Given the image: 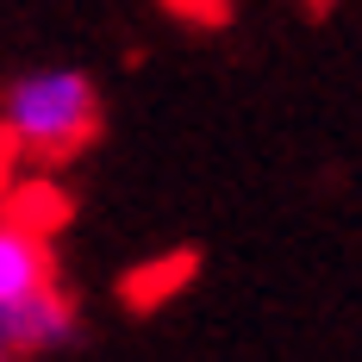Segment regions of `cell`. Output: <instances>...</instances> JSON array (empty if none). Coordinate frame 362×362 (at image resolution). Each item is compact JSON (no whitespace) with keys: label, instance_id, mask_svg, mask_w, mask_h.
Instances as JSON below:
<instances>
[{"label":"cell","instance_id":"277c9868","mask_svg":"<svg viewBox=\"0 0 362 362\" xmlns=\"http://www.w3.org/2000/svg\"><path fill=\"white\" fill-rule=\"evenodd\" d=\"M187 275H194V256H187V250H175L169 262L132 269V275H125V300H132V306H156V300H163L169 288H181Z\"/></svg>","mask_w":362,"mask_h":362},{"label":"cell","instance_id":"7a4b0ae2","mask_svg":"<svg viewBox=\"0 0 362 362\" xmlns=\"http://www.w3.org/2000/svg\"><path fill=\"white\" fill-rule=\"evenodd\" d=\"M75 331H81V313H75V300L57 281L19 293V300H0V344L13 356L63 350V344H75Z\"/></svg>","mask_w":362,"mask_h":362},{"label":"cell","instance_id":"8992f818","mask_svg":"<svg viewBox=\"0 0 362 362\" xmlns=\"http://www.w3.org/2000/svg\"><path fill=\"white\" fill-rule=\"evenodd\" d=\"M0 356H13V350H6V344H0Z\"/></svg>","mask_w":362,"mask_h":362},{"label":"cell","instance_id":"3957f363","mask_svg":"<svg viewBox=\"0 0 362 362\" xmlns=\"http://www.w3.org/2000/svg\"><path fill=\"white\" fill-rule=\"evenodd\" d=\"M57 281V250H50V231H37L25 218H0V300H19V293Z\"/></svg>","mask_w":362,"mask_h":362},{"label":"cell","instance_id":"5b68a950","mask_svg":"<svg viewBox=\"0 0 362 362\" xmlns=\"http://www.w3.org/2000/svg\"><path fill=\"white\" fill-rule=\"evenodd\" d=\"M163 6H169V13H175L181 25H206V32H213V25H225V19H231V0H163Z\"/></svg>","mask_w":362,"mask_h":362},{"label":"cell","instance_id":"6da1fadb","mask_svg":"<svg viewBox=\"0 0 362 362\" xmlns=\"http://www.w3.org/2000/svg\"><path fill=\"white\" fill-rule=\"evenodd\" d=\"M0 132L19 156L69 163L100 132V94L81 69H25L0 94Z\"/></svg>","mask_w":362,"mask_h":362}]
</instances>
